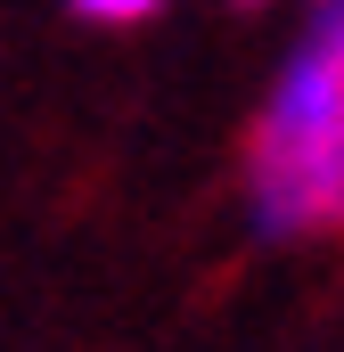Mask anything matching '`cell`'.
Wrapping results in <instances>:
<instances>
[{"instance_id": "obj_2", "label": "cell", "mask_w": 344, "mask_h": 352, "mask_svg": "<svg viewBox=\"0 0 344 352\" xmlns=\"http://www.w3.org/2000/svg\"><path fill=\"white\" fill-rule=\"evenodd\" d=\"M90 25H140V16H156L164 0H74Z\"/></svg>"}, {"instance_id": "obj_1", "label": "cell", "mask_w": 344, "mask_h": 352, "mask_svg": "<svg viewBox=\"0 0 344 352\" xmlns=\"http://www.w3.org/2000/svg\"><path fill=\"white\" fill-rule=\"evenodd\" d=\"M246 197L262 238L344 230V0H312V25L270 82Z\"/></svg>"}]
</instances>
